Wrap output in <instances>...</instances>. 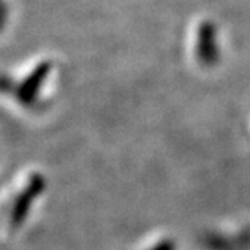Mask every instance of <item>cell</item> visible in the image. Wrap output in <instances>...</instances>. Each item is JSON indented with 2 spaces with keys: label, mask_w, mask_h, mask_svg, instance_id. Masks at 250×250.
I'll list each match as a JSON object with an SVG mask.
<instances>
[{
  "label": "cell",
  "mask_w": 250,
  "mask_h": 250,
  "mask_svg": "<svg viewBox=\"0 0 250 250\" xmlns=\"http://www.w3.org/2000/svg\"><path fill=\"white\" fill-rule=\"evenodd\" d=\"M217 41H216V29L214 24L205 23L199 33V59L205 65H212L217 61Z\"/></svg>",
  "instance_id": "6da1fadb"
}]
</instances>
